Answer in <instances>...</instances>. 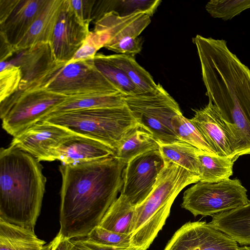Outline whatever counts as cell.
<instances>
[{
	"label": "cell",
	"instance_id": "cell-1",
	"mask_svg": "<svg viewBox=\"0 0 250 250\" xmlns=\"http://www.w3.org/2000/svg\"><path fill=\"white\" fill-rule=\"evenodd\" d=\"M126 164L114 156L59 166L60 232L65 237H85L99 226L117 199Z\"/></svg>",
	"mask_w": 250,
	"mask_h": 250
},
{
	"label": "cell",
	"instance_id": "cell-2",
	"mask_svg": "<svg viewBox=\"0 0 250 250\" xmlns=\"http://www.w3.org/2000/svg\"><path fill=\"white\" fill-rule=\"evenodd\" d=\"M192 41L206 95L227 132L236 136L250 134V69L229 49L225 40L197 35Z\"/></svg>",
	"mask_w": 250,
	"mask_h": 250
},
{
	"label": "cell",
	"instance_id": "cell-3",
	"mask_svg": "<svg viewBox=\"0 0 250 250\" xmlns=\"http://www.w3.org/2000/svg\"><path fill=\"white\" fill-rule=\"evenodd\" d=\"M46 179L36 158L10 145L0 150V219L34 231Z\"/></svg>",
	"mask_w": 250,
	"mask_h": 250
},
{
	"label": "cell",
	"instance_id": "cell-4",
	"mask_svg": "<svg viewBox=\"0 0 250 250\" xmlns=\"http://www.w3.org/2000/svg\"><path fill=\"white\" fill-rule=\"evenodd\" d=\"M199 181V176L186 168L165 163L153 190L135 208L130 228L132 247L146 250L165 225L179 193L186 187Z\"/></svg>",
	"mask_w": 250,
	"mask_h": 250
},
{
	"label": "cell",
	"instance_id": "cell-5",
	"mask_svg": "<svg viewBox=\"0 0 250 250\" xmlns=\"http://www.w3.org/2000/svg\"><path fill=\"white\" fill-rule=\"evenodd\" d=\"M42 121L98 141L114 151L125 135L138 124L126 104L120 107L66 112Z\"/></svg>",
	"mask_w": 250,
	"mask_h": 250
},
{
	"label": "cell",
	"instance_id": "cell-6",
	"mask_svg": "<svg viewBox=\"0 0 250 250\" xmlns=\"http://www.w3.org/2000/svg\"><path fill=\"white\" fill-rule=\"evenodd\" d=\"M123 96L138 124L149 131L159 144L181 141L174 132L171 121L182 113L178 103L159 83L153 90Z\"/></svg>",
	"mask_w": 250,
	"mask_h": 250
},
{
	"label": "cell",
	"instance_id": "cell-7",
	"mask_svg": "<svg viewBox=\"0 0 250 250\" xmlns=\"http://www.w3.org/2000/svg\"><path fill=\"white\" fill-rule=\"evenodd\" d=\"M67 98L41 88L18 89L0 102L2 127L16 137L41 121Z\"/></svg>",
	"mask_w": 250,
	"mask_h": 250
},
{
	"label": "cell",
	"instance_id": "cell-8",
	"mask_svg": "<svg viewBox=\"0 0 250 250\" xmlns=\"http://www.w3.org/2000/svg\"><path fill=\"white\" fill-rule=\"evenodd\" d=\"M38 88L67 97L120 92L97 69L93 59L58 63L41 80Z\"/></svg>",
	"mask_w": 250,
	"mask_h": 250
},
{
	"label": "cell",
	"instance_id": "cell-9",
	"mask_svg": "<svg viewBox=\"0 0 250 250\" xmlns=\"http://www.w3.org/2000/svg\"><path fill=\"white\" fill-rule=\"evenodd\" d=\"M247 192L238 179L215 183L199 181L184 192L181 206L195 217L212 216L248 204Z\"/></svg>",
	"mask_w": 250,
	"mask_h": 250
},
{
	"label": "cell",
	"instance_id": "cell-10",
	"mask_svg": "<svg viewBox=\"0 0 250 250\" xmlns=\"http://www.w3.org/2000/svg\"><path fill=\"white\" fill-rule=\"evenodd\" d=\"M150 22V17L143 13L120 16L111 12L95 22L93 30L109 36L104 46L106 49L119 54L134 56L142 48L143 42L138 36Z\"/></svg>",
	"mask_w": 250,
	"mask_h": 250
},
{
	"label": "cell",
	"instance_id": "cell-11",
	"mask_svg": "<svg viewBox=\"0 0 250 250\" xmlns=\"http://www.w3.org/2000/svg\"><path fill=\"white\" fill-rule=\"evenodd\" d=\"M165 162L159 149L141 154L125 166L121 194L134 207L140 205L153 190Z\"/></svg>",
	"mask_w": 250,
	"mask_h": 250
},
{
	"label": "cell",
	"instance_id": "cell-12",
	"mask_svg": "<svg viewBox=\"0 0 250 250\" xmlns=\"http://www.w3.org/2000/svg\"><path fill=\"white\" fill-rule=\"evenodd\" d=\"M238 243L206 221L188 222L174 234L164 250H239Z\"/></svg>",
	"mask_w": 250,
	"mask_h": 250
},
{
	"label": "cell",
	"instance_id": "cell-13",
	"mask_svg": "<svg viewBox=\"0 0 250 250\" xmlns=\"http://www.w3.org/2000/svg\"><path fill=\"white\" fill-rule=\"evenodd\" d=\"M89 32V25L78 18L69 0H63L50 43L56 62L68 63L82 46Z\"/></svg>",
	"mask_w": 250,
	"mask_h": 250
},
{
	"label": "cell",
	"instance_id": "cell-14",
	"mask_svg": "<svg viewBox=\"0 0 250 250\" xmlns=\"http://www.w3.org/2000/svg\"><path fill=\"white\" fill-rule=\"evenodd\" d=\"M13 57L0 62V71L18 66L21 72L19 88L21 90L38 88L41 80L58 63L50 43H41L17 50Z\"/></svg>",
	"mask_w": 250,
	"mask_h": 250
},
{
	"label": "cell",
	"instance_id": "cell-15",
	"mask_svg": "<svg viewBox=\"0 0 250 250\" xmlns=\"http://www.w3.org/2000/svg\"><path fill=\"white\" fill-rule=\"evenodd\" d=\"M73 133L63 127L41 121L13 137L10 145L25 151L40 162L53 161V149L65 137Z\"/></svg>",
	"mask_w": 250,
	"mask_h": 250
},
{
	"label": "cell",
	"instance_id": "cell-16",
	"mask_svg": "<svg viewBox=\"0 0 250 250\" xmlns=\"http://www.w3.org/2000/svg\"><path fill=\"white\" fill-rule=\"evenodd\" d=\"M53 159L65 165L95 161L114 155L115 151L93 139L73 133L52 150Z\"/></svg>",
	"mask_w": 250,
	"mask_h": 250
},
{
	"label": "cell",
	"instance_id": "cell-17",
	"mask_svg": "<svg viewBox=\"0 0 250 250\" xmlns=\"http://www.w3.org/2000/svg\"><path fill=\"white\" fill-rule=\"evenodd\" d=\"M47 1L48 0H18L10 14L0 22V36L15 48L27 34Z\"/></svg>",
	"mask_w": 250,
	"mask_h": 250
},
{
	"label": "cell",
	"instance_id": "cell-18",
	"mask_svg": "<svg viewBox=\"0 0 250 250\" xmlns=\"http://www.w3.org/2000/svg\"><path fill=\"white\" fill-rule=\"evenodd\" d=\"M190 120L216 155L232 160L233 152L227 132L212 103L209 102L204 107L196 110Z\"/></svg>",
	"mask_w": 250,
	"mask_h": 250
},
{
	"label": "cell",
	"instance_id": "cell-19",
	"mask_svg": "<svg viewBox=\"0 0 250 250\" xmlns=\"http://www.w3.org/2000/svg\"><path fill=\"white\" fill-rule=\"evenodd\" d=\"M63 0H48L27 34L16 46L17 50L41 43H51Z\"/></svg>",
	"mask_w": 250,
	"mask_h": 250
},
{
	"label": "cell",
	"instance_id": "cell-20",
	"mask_svg": "<svg viewBox=\"0 0 250 250\" xmlns=\"http://www.w3.org/2000/svg\"><path fill=\"white\" fill-rule=\"evenodd\" d=\"M209 223L240 245H250V202L244 206L214 215Z\"/></svg>",
	"mask_w": 250,
	"mask_h": 250
},
{
	"label": "cell",
	"instance_id": "cell-21",
	"mask_svg": "<svg viewBox=\"0 0 250 250\" xmlns=\"http://www.w3.org/2000/svg\"><path fill=\"white\" fill-rule=\"evenodd\" d=\"M53 239L46 244L34 231L0 219V250H52Z\"/></svg>",
	"mask_w": 250,
	"mask_h": 250
},
{
	"label": "cell",
	"instance_id": "cell-22",
	"mask_svg": "<svg viewBox=\"0 0 250 250\" xmlns=\"http://www.w3.org/2000/svg\"><path fill=\"white\" fill-rule=\"evenodd\" d=\"M125 104L123 94L121 92L91 93L67 97L44 118L69 111L120 107Z\"/></svg>",
	"mask_w": 250,
	"mask_h": 250
},
{
	"label": "cell",
	"instance_id": "cell-23",
	"mask_svg": "<svg viewBox=\"0 0 250 250\" xmlns=\"http://www.w3.org/2000/svg\"><path fill=\"white\" fill-rule=\"evenodd\" d=\"M159 143L152 134L137 124L123 138L114 156L127 164L135 157L148 151L159 149Z\"/></svg>",
	"mask_w": 250,
	"mask_h": 250
},
{
	"label": "cell",
	"instance_id": "cell-24",
	"mask_svg": "<svg viewBox=\"0 0 250 250\" xmlns=\"http://www.w3.org/2000/svg\"><path fill=\"white\" fill-rule=\"evenodd\" d=\"M161 2L160 0H95L92 12V21L95 22L104 14L111 12H114L120 16L143 13L151 17Z\"/></svg>",
	"mask_w": 250,
	"mask_h": 250
},
{
	"label": "cell",
	"instance_id": "cell-25",
	"mask_svg": "<svg viewBox=\"0 0 250 250\" xmlns=\"http://www.w3.org/2000/svg\"><path fill=\"white\" fill-rule=\"evenodd\" d=\"M200 181L215 183L232 175L234 162L228 157L200 151L198 154Z\"/></svg>",
	"mask_w": 250,
	"mask_h": 250
},
{
	"label": "cell",
	"instance_id": "cell-26",
	"mask_svg": "<svg viewBox=\"0 0 250 250\" xmlns=\"http://www.w3.org/2000/svg\"><path fill=\"white\" fill-rule=\"evenodd\" d=\"M135 208L125 196L120 194L109 208L99 226L115 232L130 234Z\"/></svg>",
	"mask_w": 250,
	"mask_h": 250
},
{
	"label": "cell",
	"instance_id": "cell-27",
	"mask_svg": "<svg viewBox=\"0 0 250 250\" xmlns=\"http://www.w3.org/2000/svg\"><path fill=\"white\" fill-rule=\"evenodd\" d=\"M159 145L165 163L177 164L199 176L197 156L200 150L183 141Z\"/></svg>",
	"mask_w": 250,
	"mask_h": 250
},
{
	"label": "cell",
	"instance_id": "cell-28",
	"mask_svg": "<svg viewBox=\"0 0 250 250\" xmlns=\"http://www.w3.org/2000/svg\"><path fill=\"white\" fill-rule=\"evenodd\" d=\"M113 63L121 68L141 92L153 90L156 87L152 76L136 61L134 56L125 54L106 55Z\"/></svg>",
	"mask_w": 250,
	"mask_h": 250
},
{
	"label": "cell",
	"instance_id": "cell-29",
	"mask_svg": "<svg viewBox=\"0 0 250 250\" xmlns=\"http://www.w3.org/2000/svg\"><path fill=\"white\" fill-rule=\"evenodd\" d=\"M93 61L97 69L123 95H132L141 92L126 74L108 60L106 55L101 53H97Z\"/></svg>",
	"mask_w": 250,
	"mask_h": 250
},
{
	"label": "cell",
	"instance_id": "cell-30",
	"mask_svg": "<svg viewBox=\"0 0 250 250\" xmlns=\"http://www.w3.org/2000/svg\"><path fill=\"white\" fill-rule=\"evenodd\" d=\"M171 123L174 132L181 141L203 152L216 154L190 119L179 115L171 119Z\"/></svg>",
	"mask_w": 250,
	"mask_h": 250
},
{
	"label": "cell",
	"instance_id": "cell-31",
	"mask_svg": "<svg viewBox=\"0 0 250 250\" xmlns=\"http://www.w3.org/2000/svg\"><path fill=\"white\" fill-rule=\"evenodd\" d=\"M207 12L213 17L231 20L250 8V0H211L206 5Z\"/></svg>",
	"mask_w": 250,
	"mask_h": 250
},
{
	"label": "cell",
	"instance_id": "cell-32",
	"mask_svg": "<svg viewBox=\"0 0 250 250\" xmlns=\"http://www.w3.org/2000/svg\"><path fill=\"white\" fill-rule=\"evenodd\" d=\"M84 238L102 245L118 248H133L131 245V234L115 232L99 225L94 228Z\"/></svg>",
	"mask_w": 250,
	"mask_h": 250
},
{
	"label": "cell",
	"instance_id": "cell-33",
	"mask_svg": "<svg viewBox=\"0 0 250 250\" xmlns=\"http://www.w3.org/2000/svg\"><path fill=\"white\" fill-rule=\"evenodd\" d=\"M108 40L109 36L105 33L94 30L90 31L82 46L68 63L93 59L97 52L104 47Z\"/></svg>",
	"mask_w": 250,
	"mask_h": 250
},
{
	"label": "cell",
	"instance_id": "cell-34",
	"mask_svg": "<svg viewBox=\"0 0 250 250\" xmlns=\"http://www.w3.org/2000/svg\"><path fill=\"white\" fill-rule=\"evenodd\" d=\"M21 77V70L18 66H12L0 71V102L18 90Z\"/></svg>",
	"mask_w": 250,
	"mask_h": 250
},
{
	"label": "cell",
	"instance_id": "cell-35",
	"mask_svg": "<svg viewBox=\"0 0 250 250\" xmlns=\"http://www.w3.org/2000/svg\"><path fill=\"white\" fill-rule=\"evenodd\" d=\"M70 5L78 18L89 25L92 21V12L95 0H69Z\"/></svg>",
	"mask_w": 250,
	"mask_h": 250
},
{
	"label": "cell",
	"instance_id": "cell-36",
	"mask_svg": "<svg viewBox=\"0 0 250 250\" xmlns=\"http://www.w3.org/2000/svg\"><path fill=\"white\" fill-rule=\"evenodd\" d=\"M70 250H138L131 248H118L102 245L84 239L72 240V245Z\"/></svg>",
	"mask_w": 250,
	"mask_h": 250
},
{
	"label": "cell",
	"instance_id": "cell-37",
	"mask_svg": "<svg viewBox=\"0 0 250 250\" xmlns=\"http://www.w3.org/2000/svg\"><path fill=\"white\" fill-rule=\"evenodd\" d=\"M16 50L3 37L0 36V62L6 61L12 57Z\"/></svg>",
	"mask_w": 250,
	"mask_h": 250
},
{
	"label": "cell",
	"instance_id": "cell-38",
	"mask_svg": "<svg viewBox=\"0 0 250 250\" xmlns=\"http://www.w3.org/2000/svg\"><path fill=\"white\" fill-rule=\"evenodd\" d=\"M53 240L52 250H70L72 245V240L65 237L60 231Z\"/></svg>",
	"mask_w": 250,
	"mask_h": 250
},
{
	"label": "cell",
	"instance_id": "cell-39",
	"mask_svg": "<svg viewBox=\"0 0 250 250\" xmlns=\"http://www.w3.org/2000/svg\"><path fill=\"white\" fill-rule=\"evenodd\" d=\"M18 1V0H0V22L7 17Z\"/></svg>",
	"mask_w": 250,
	"mask_h": 250
},
{
	"label": "cell",
	"instance_id": "cell-40",
	"mask_svg": "<svg viewBox=\"0 0 250 250\" xmlns=\"http://www.w3.org/2000/svg\"><path fill=\"white\" fill-rule=\"evenodd\" d=\"M239 250H250V247L243 246L239 247Z\"/></svg>",
	"mask_w": 250,
	"mask_h": 250
}]
</instances>
